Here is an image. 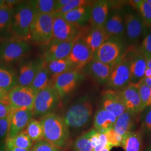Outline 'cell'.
I'll use <instances>...</instances> for the list:
<instances>
[{"label": "cell", "mask_w": 151, "mask_h": 151, "mask_svg": "<svg viewBox=\"0 0 151 151\" xmlns=\"http://www.w3.org/2000/svg\"><path fill=\"white\" fill-rule=\"evenodd\" d=\"M93 106L88 96L78 98L66 109L62 116L65 123L72 130H80L90 124Z\"/></svg>", "instance_id": "1"}, {"label": "cell", "mask_w": 151, "mask_h": 151, "mask_svg": "<svg viewBox=\"0 0 151 151\" xmlns=\"http://www.w3.org/2000/svg\"><path fill=\"white\" fill-rule=\"evenodd\" d=\"M43 139L60 149H65L70 139V131L62 116L50 113L40 118Z\"/></svg>", "instance_id": "2"}, {"label": "cell", "mask_w": 151, "mask_h": 151, "mask_svg": "<svg viewBox=\"0 0 151 151\" xmlns=\"http://www.w3.org/2000/svg\"><path fill=\"white\" fill-rule=\"evenodd\" d=\"M35 14L27 2H20L13 10L11 30L14 38L29 42Z\"/></svg>", "instance_id": "3"}, {"label": "cell", "mask_w": 151, "mask_h": 151, "mask_svg": "<svg viewBox=\"0 0 151 151\" xmlns=\"http://www.w3.org/2000/svg\"><path fill=\"white\" fill-rule=\"evenodd\" d=\"M53 14L35 15L30 27V40L39 45H47L52 39Z\"/></svg>", "instance_id": "4"}, {"label": "cell", "mask_w": 151, "mask_h": 151, "mask_svg": "<svg viewBox=\"0 0 151 151\" xmlns=\"http://www.w3.org/2000/svg\"><path fill=\"white\" fill-rule=\"evenodd\" d=\"M60 98L51 85L36 93L32 109L33 116L43 117L53 111L59 106Z\"/></svg>", "instance_id": "5"}, {"label": "cell", "mask_w": 151, "mask_h": 151, "mask_svg": "<svg viewBox=\"0 0 151 151\" xmlns=\"http://www.w3.org/2000/svg\"><path fill=\"white\" fill-rule=\"evenodd\" d=\"M31 49L27 41L16 38L7 39L0 43V61L5 63L22 60Z\"/></svg>", "instance_id": "6"}, {"label": "cell", "mask_w": 151, "mask_h": 151, "mask_svg": "<svg viewBox=\"0 0 151 151\" xmlns=\"http://www.w3.org/2000/svg\"><path fill=\"white\" fill-rule=\"evenodd\" d=\"M130 57L123 55L112 65L110 75L108 80V87L109 90H120L128 86L130 81Z\"/></svg>", "instance_id": "7"}, {"label": "cell", "mask_w": 151, "mask_h": 151, "mask_svg": "<svg viewBox=\"0 0 151 151\" xmlns=\"http://www.w3.org/2000/svg\"><path fill=\"white\" fill-rule=\"evenodd\" d=\"M81 70H72L57 76L52 80L51 86L60 98H63L73 91L78 83L83 78Z\"/></svg>", "instance_id": "8"}, {"label": "cell", "mask_w": 151, "mask_h": 151, "mask_svg": "<svg viewBox=\"0 0 151 151\" xmlns=\"http://www.w3.org/2000/svg\"><path fill=\"white\" fill-rule=\"evenodd\" d=\"M35 95L29 87L17 85L8 92V100L12 109L32 110Z\"/></svg>", "instance_id": "9"}, {"label": "cell", "mask_w": 151, "mask_h": 151, "mask_svg": "<svg viewBox=\"0 0 151 151\" xmlns=\"http://www.w3.org/2000/svg\"><path fill=\"white\" fill-rule=\"evenodd\" d=\"M81 29V27L70 24L60 17H54L51 42L74 40L80 37Z\"/></svg>", "instance_id": "10"}, {"label": "cell", "mask_w": 151, "mask_h": 151, "mask_svg": "<svg viewBox=\"0 0 151 151\" xmlns=\"http://www.w3.org/2000/svg\"><path fill=\"white\" fill-rule=\"evenodd\" d=\"M122 47L117 42L108 39L93 53L92 60L113 65L120 58Z\"/></svg>", "instance_id": "11"}, {"label": "cell", "mask_w": 151, "mask_h": 151, "mask_svg": "<svg viewBox=\"0 0 151 151\" xmlns=\"http://www.w3.org/2000/svg\"><path fill=\"white\" fill-rule=\"evenodd\" d=\"M91 49L80 37L76 39L67 58L74 65L76 70H82L92 60Z\"/></svg>", "instance_id": "12"}, {"label": "cell", "mask_w": 151, "mask_h": 151, "mask_svg": "<svg viewBox=\"0 0 151 151\" xmlns=\"http://www.w3.org/2000/svg\"><path fill=\"white\" fill-rule=\"evenodd\" d=\"M32 117V110L12 109L10 113V125L7 139H11L25 129Z\"/></svg>", "instance_id": "13"}, {"label": "cell", "mask_w": 151, "mask_h": 151, "mask_svg": "<svg viewBox=\"0 0 151 151\" xmlns=\"http://www.w3.org/2000/svg\"><path fill=\"white\" fill-rule=\"evenodd\" d=\"M75 40L67 42H51L46 45L42 60L48 63L54 60L67 58L75 42Z\"/></svg>", "instance_id": "14"}, {"label": "cell", "mask_w": 151, "mask_h": 151, "mask_svg": "<svg viewBox=\"0 0 151 151\" xmlns=\"http://www.w3.org/2000/svg\"><path fill=\"white\" fill-rule=\"evenodd\" d=\"M118 91L123 101L126 110L135 115L142 111L137 84L130 83L128 86Z\"/></svg>", "instance_id": "15"}, {"label": "cell", "mask_w": 151, "mask_h": 151, "mask_svg": "<svg viewBox=\"0 0 151 151\" xmlns=\"http://www.w3.org/2000/svg\"><path fill=\"white\" fill-rule=\"evenodd\" d=\"M80 37L91 49L92 53L110 38L104 27H91L82 28Z\"/></svg>", "instance_id": "16"}, {"label": "cell", "mask_w": 151, "mask_h": 151, "mask_svg": "<svg viewBox=\"0 0 151 151\" xmlns=\"http://www.w3.org/2000/svg\"><path fill=\"white\" fill-rule=\"evenodd\" d=\"M124 24L128 43L133 45L142 37L145 32L146 26L140 17L131 13L124 16Z\"/></svg>", "instance_id": "17"}, {"label": "cell", "mask_w": 151, "mask_h": 151, "mask_svg": "<svg viewBox=\"0 0 151 151\" xmlns=\"http://www.w3.org/2000/svg\"><path fill=\"white\" fill-rule=\"evenodd\" d=\"M101 108L113 114L116 118L126 110L118 91L112 90H108L103 93Z\"/></svg>", "instance_id": "18"}, {"label": "cell", "mask_w": 151, "mask_h": 151, "mask_svg": "<svg viewBox=\"0 0 151 151\" xmlns=\"http://www.w3.org/2000/svg\"><path fill=\"white\" fill-rule=\"evenodd\" d=\"M43 63L42 58H39L28 61L22 65L17 77L18 85L22 86H30Z\"/></svg>", "instance_id": "19"}, {"label": "cell", "mask_w": 151, "mask_h": 151, "mask_svg": "<svg viewBox=\"0 0 151 151\" xmlns=\"http://www.w3.org/2000/svg\"><path fill=\"white\" fill-rule=\"evenodd\" d=\"M109 7V2L105 0L96 1L92 4L89 21L90 27H104L108 19Z\"/></svg>", "instance_id": "20"}, {"label": "cell", "mask_w": 151, "mask_h": 151, "mask_svg": "<svg viewBox=\"0 0 151 151\" xmlns=\"http://www.w3.org/2000/svg\"><path fill=\"white\" fill-rule=\"evenodd\" d=\"M83 68L95 81L101 85H104L108 82L112 69V65L92 60Z\"/></svg>", "instance_id": "21"}, {"label": "cell", "mask_w": 151, "mask_h": 151, "mask_svg": "<svg viewBox=\"0 0 151 151\" xmlns=\"http://www.w3.org/2000/svg\"><path fill=\"white\" fill-rule=\"evenodd\" d=\"M116 119L113 114L100 108L96 111L93 117L94 129L99 133L105 134L113 129Z\"/></svg>", "instance_id": "22"}, {"label": "cell", "mask_w": 151, "mask_h": 151, "mask_svg": "<svg viewBox=\"0 0 151 151\" xmlns=\"http://www.w3.org/2000/svg\"><path fill=\"white\" fill-rule=\"evenodd\" d=\"M91 6L86 5L76 8L60 17L70 24L83 28L90 21Z\"/></svg>", "instance_id": "23"}, {"label": "cell", "mask_w": 151, "mask_h": 151, "mask_svg": "<svg viewBox=\"0 0 151 151\" xmlns=\"http://www.w3.org/2000/svg\"><path fill=\"white\" fill-rule=\"evenodd\" d=\"M147 68L145 55L140 52L131 55L130 63V83L137 84L144 77Z\"/></svg>", "instance_id": "24"}, {"label": "cell", "mask_w": 151, "mask_h": 151, "mask_svg": "<svg viewBox=\"0 0 151 151\" xmlns=\"http://www.w3.org/2000/svg\"><path fill=\"white\" fill-rule=\"evenodd\" d=\"M135 115L125 110L117 118L113 130L116 134L123 137L125 134L132 132L135 125Z\"/></svg>", "instance_id": "25"}, {"label": "cell", "mask_w": 151, "mask_h": 151, "mask_svg": "<svg viewBox=\"0 0 151 151\" xmlns=\"http://www.w3.org/2000/svg\"><path fill=\"white\" fill-rule=\"evenodd\" d=\"M52 76L47 68L46 63L44 62L43 65L39 69L37 74L34 78L29 87L35 93L51 85Z\"/></svg>", "instance_id": "26"}, {"label": "cell", "mask_w": 151, "mask_h": 151, "mask_svg": "<svg viewBox=\"0 0 151 151\" xmlns=\"http://www.w3.org/2000/svg\"><path fill=\"white\" fill-rule=\"evenodd\" d=\"M122 17L115 14L107 19L104 28L109 38L124 36V25Z\"/></svg>", "instance_id": "27"}, {"label": "cell", "mask_w": 151, "mask_h": 151, "mask_svg": "<svg viewBox=\"0 0 151 151\" xmlns=\"http://www.w3.org/2000/svg\"><path fill=\"white\" fill-rule=\"evenodd\" d=\"M46 63V66L52 76V80L57 76L69 70H75L74 65L67 58L54 60Z\"/></svg>", "instance_id": "28"}, {"label": "cell", "mask_w": 151, "mask_h": 151, "mask_svg": "<svg viewBox=\"0 0 151 151\" xmlns=\"http://www.w3.org/2000/svg\"><path fill=\"white\" fill-rule=\"evenodd\" d=\"M121 147L125 151H142V135L139 132H131L123 137Z\"/></svg>", "instance_id": "29"}, {"label": "cell", "mask_w": 151, "mask_h": 151, "mask_svg": "<svg viewBox=\"0 0 151 151\" xmlns=\"http://www.w3.org/2000/svg\"><path fill=\"white\" fill-rule=\"evenodd\" d=\"M56 1L55 0H34L27 1L35 15L52 14L54 11Z\"/></svg>", "instance_id": "30"}, {"label": "cell", "mask_w": 151, "mask_h": 151, "mask_svg": "<svg viewBox=\"0 0 151 151\" xmlns=\"http://www.w3.org/2000/svg\"><path fill=\"white\" fill-rule=\"evenodd\" d=\"M17 83V77L13 72L0 67V87L9 92Z\"/></svg>", "instance_id": "31"}, {"label": "cell", "mask_w": 151, "mask_h": 151, "mask_svg": "<svg viewBox=\"0 0 151 151\" xmlns=\"http://www.w3.org/2000/svg\"><path fill=\"white\" fill-rule=\"evenodd\" d=\"M24 132L28 135L32 142L43 139V129L40 120L32 118L27 124Z\"/></svg>", "instance_id": "32"}, {"label": "cell", "mask_w": 151, "mask_h": 151, "mask_svg": "<svg viewBox=\"0 0 151 151\" xmlns=\"http://www.w3.org/2000/svg\"><path fill=\"white\" fill-rule=\"evenodd\" d=\"M14 9L4 6L0 9V39L11 30V21Z\"/></svg>", "instance_id": "33"}, {"label": "cell", "mask_w": 151, "mask_h": 151, "mask_svg": "<svg viewBox=\"0 0 151 151\" xmlns=\"http://www.w3.org/2000/svg\"><path fill=\"white\" fill-rule=\"evenodd\" d=\"M6 142L12 146L26 150H31L33 145L32 140L24 131L11 139H7Z\"/></svg>", "instance_id": "34"}, {"label": "cell", "mask_w": 151, "mask_h": 151, "mask_svg": "<svg viewBox=\"0 0 151 151\" xmlns=\"http://www.w3.org/2000/svg\"><path fill=\"white\" fill-rule=\"evenodd\" d=\"M90 131L82 134L76 139L73 144V151H93L90 140Z\"/></svg>", "instance_id": "35"}, {"label": "cell", "mask_w": 151, "mask_h": 151, "mask_svg": "<svg viewBox=\"0 0 151 151\" xmlns=\"http://www.w3.org/2000/svg\"><path fill=\"white\" fill-rule=\"evenodd\" d=\"M90 1L86 0H70L67 5L52 14L54 17H60L76 8L83 6L90 5Z\"/></svg>", "instance_id": "36"}, {"label": "cell", "mask_w": 151, "mask_h": 151, "mask_svg": "<svg viewBox=\"0 0 151 151\" xmlns=\"http://www.w3.org/2000/svg\"><path fill=\"white\" fill-rule=\"evenodd\" d=\"M137 85L138 88L142 110L143 111L147 106V103L151 98V88L146 85L141 80L137 83Z\"/></svg>", "instance_id": "37"}, {"label": "cell", "mask_w": 151, "mask_h": 151, "mask_svg": "<svg viewBox=\"0 0 151 151\" xmlns=\"http://www.w3.org/2000/svg\"><path fill=\"white\" fill-rule=\"evenodd\" d=\"M138 12L144 25L147 27H151V6L147 0H143Z\"/></svg>", "instance_id": "38"}, {"label": "cell", "mask_w": 151, "mask_h": 151, "mask_svg": "<svg viewBox=\"0 0 151 151\" xmlns=\"http://www.w3.org/2000/svg\"><path fill=\"white\" fill-rule=\"evenodd\" d=\"M31 151H61V150L43 139L34 143Z\"/></svg>", "instance_id": "39"}, {"label": "cell", "mask_w": 151, "mask_h": 151, "mask_svg": "<svg viewBox=\"0 0 151 151\" xmlns=\"http://www.w3.org/2000/svg\"><path fill=\"white\" fill-rule=\"evenodd\" d=\"M10 114L4 118L0 119V140L6 142L9 131Z\"/></svg>", "instance_id": "40"}, {"label": "cell", "mask_w": 151, "mask_h": 151, "mask_svg": "<svg viewBox=\"0 0 151 151\" xmlns=\"http://www.w3.org/2000/svg\"><path fill=\"white\" fill-rule=\"evenodd\" d=\"M105 134L108 143L113 147H120L122 145L123 137L115 133L113 129L108 131Z\"/></svg>", "instance_id": "41"}, {"label": "cell", "mask_w": 151, "mask_h": 151, "mask_svg": "<svg viewBox=\"0 0 151 151\" xmlns=\"http://www.w3.org/2000/svg\"><path fill=\"white\" fill-rule=\"evenodd\" d=\"M141 52L145 58H151V33L144 38L142 44Z\"/></svg>", "instance_id": "42"}, {"label": "cell", "mask_w": 151, "mask_h": 151, "mask_svg": "<svg viewBox=\"0 0 151 151\" xmlns=\"http://www.w3.org/2000/svg\"><path fill=\"white\" fill-rule=\"evenodd\" d=\"M12 110L9 101H0V119L7 116Z\"/></svg>", "instance_id": "43"}, {"label": "cell", "mask_w": 151, "mask_h": 151, "mask_svg": "<svg viewBox=\"0 0 151 151\" xmlns=\"http://www.w3.org/2000/svg\"><path fill=\"white\" fill-rule=\"evenodd\" d=\"M90 140L91 145L92 148H94L99 143L100 133L94 128L90 130Z\"/></svg>", "instance_id": "44"}, {"label": "cell", "mask_w": 151, "mask_h": 151, "mask_svg": "<svg viewBox=\"0 0 151 151\" xmlns=\"http://www.w3.org/2000/svg\"><path fill=\"white\" fill-rule=\"evenodd\" d=\"M108 144L106 137L105 134L100 133L99 143L94 148L93 151H100Z\"/></svg>", "instance_id": "45"}, {"label": "cell", "mask_w": 151, "mask_h": 151, "mask_svg": "<svg viewBox=\"0 0 151 151\" xmlns=\"http://www.w3.org/2000/svg\"><path fill=\"white\" fill-rule=\"evenodd\" d=\"M144 125L146 129L151 133V108L146 113L144 119Z\"/></svg>", "instance_id": "46"}, {"label": "cell", "mask_w": 151, "mask_h": 151, "mask_svg": "<svg viewBox=\"0 0 151 151\" xmlns=\"http://www.w3.org/2000/svg\"><path fill=\"white\" fill-rule=\"evenodd\" d=\"M70 1V0H57L56 2H55V5L54 12L59 10L63 6L67 5Z\"/></svg>", "instance_id": "47"}, {"label": "cell", "mask_w": 151, "mask_h": 151, "mask_svg": "<svg viewBox=\"0 0 151 151\" xmlns=\"http://www.w3.org/2000/svg\"><path fill=\"white\" fill-rule=\"evenodd\" d=\"M5 151H31V150H26V149L20 148L12 146L9 142H6Z\"/></svg>", "instance_id": "48"}, {"label": "cell", "mask_w": 151, "mask_h": 151, "mask_svg": "<svg viewBox=\"0 0 151 151\" xmlns=\"http://www.w3.org/2000/svg\"><path fill=\"white\" fill-rule=\"evenodd\" d=\"M20 2V1L17 0H5L4 1V5L10 9H14V7L17 5Z\"/></svg>", "instance_id": "49"}, {"label": "cell", "mask_w": 151, "mask_h": 151, "mask_svg": "<svg viewBox=\"0 0 151 151\" xmlns=\"http://www.w3.org/2000/svg\"><path fill=\"white\" fill-rule=\"evenodd\" d=\"M143 2V0H132L129 1V4L133 8L137 11H139L140 5Z\"/></svg>", "instance_id": "50"}, {"label": "cell", "mask_w": 151, "mask_h": 151, "mask_svg": "<svg viewBox=\"0 0 151 151\" xmlns=\"http://www.w3.org/2000/svg\"><path fill=\"white\" fill-rule=\"evenodd\" d=\"M9 101L8 92L0 87V101Z\"/></svg>", "instance_id": "51"}, {"label": "cell", "mask_w": 151, "mask_h": 151, "mask_svg": "<svg viewBox=\"0 0 151 151\" xmlns=\"http://www.w3.org/2000/svg\"><path fill=\"white\" fill-rule=\"evenodd\" d=\"M141 80L143 81L146 84V85H147L148 86L150 87L151 88V78L143 77Z\"/></svg>", "instance_id": "52"}, {"label": "cell", "mask_w": 151, "mask_h": 151, "mask_svg": "<svg viewBox=\"0 0 151 151\" xmlns=\"http://www.w3.org/2000/svg\"><path fill=\"white\" fill-rule=\"evenodd\" d=\"M144 77L145 78H151V70L150 68L147 67L145 72Z\"/></svg>", "instance_id": "53"}, {"label": "cell", "mask_w": 151, "mask_h": 151, "mask_svg": "<svg viewBox=\"0 0 151 151\" xmlns=\"http://www.w3.org/2000/svg\"><path fill=\"white\" fill-rule=\"evenodd\" d=\"M6 142L0 140V151H5Z\"/></svg>", "instance_id": "54"}, {"label": "cell", "mask_w": 151, "mask_h": 151, "mask_svg": "<svg viewBox=\"0 0 151 151\" xmlns=\"http://www.w3.org/2000/svg\"><path fill=\"white\" fill-rule=\"evenodd\" d=\"M113 148V146H111V145H110V144L108 143V144L106 145V146L103 148V150H101L100 151H110Z\"/></svg>", "instance_id": "55"}, {"label": "cell", "mask_w": 151, "mask_h": 151, "mask_svg": "<svg viewBox=\"0 0 151 151\" xmlns=\"http://www.w3.org/2000/svg\"><path fill=\"white\" fill-rule=\"evenodd\" d=\"M147 67L151 70V58H146Z\"/></svg>", "instance_id": "56"}, {"label": "cell", "mask_w": 151, "mask_h": 151, "mask_svg": "<svg viewBox=\"0 0 151 151\" xmlns=\"http://www.w3.org/2000/svg\"><path fill=\"white\" fill-rule=\"evenodd\" d=\"M4 6V1L0 0V9H2Z\"/></svg>", "instance_id": "57"}, {"label": "cell", "mask_w": 151, "mask_h": 151, "mask_svg": "<svg viewBox=\"0 0 151 151\" xmlns=\"http://www.w3.org/2000/svg\"><path fill=\"white\" fill-rule=\"evenodd\" d=\"M144 151H151V143L146 148V150Z\"/></svg>", "instance_id": "58"}, {"label": "cell", "mask_w": 151, "mask_h": 151, "mask_svg": "<svg viewBox=\"0 0 151 151\" xmlns=\"http://www.w3.org/2000/svg\"><path fill=\"white\" fill-rule=\"evenodd\" d=\"M147 106H151V97L147 103Z\"/></svg>", "instance_id": "59"}, {"label": "cell", "mask_w": 151, "mask_h": 151, "mask_svg": "<svg viewBox=\"0 0 151 151\" xmlns=\"http://www.w3.org/2000/svg\"><path fill=\"white\" fill-rule=\"evenodd\" d=\"M147 2L149 3V4L151 6V0H147Z\"/></svg>", "instance_id": "60"}]
</instances>
